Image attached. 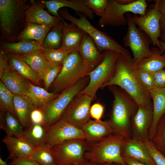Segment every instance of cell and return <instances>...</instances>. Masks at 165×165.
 I'll use <instances>...</instances> for the list:
<instances>
[{"label": "cell", "instance_id": "obj_20", "mask_svg": "<svg viewBox=\"0 0 165 165\" xmlns=\"http://www.w3.org/2000/svg\"><path fill=\"white\" fill-rule=\"evenodd\" d=\"M86 33L75 24H68L65 20L61 49L65 51L78 50Z\"/></svg>", "mask_w": 165, "mask_h": 165}, {"label": "cell", "instance_id": "obj_48", "mask_svg": "<svg viewBox=\"0 0 165 165\" xmlns=\"http://www.w3.org/2000/svg\"><path fill=\"white\" fill-rule=\"evenodd\" d=\"M123 158L127 165H151L125 157Z\"/></svg>", "mask_w": 165, "mask_h": 165}, {"label": "cell", "instance_id": "obj_23", "mask_svg": "<svg viewBox=\"0 0 165 165\" xmlns=\"http://www.w3.org/2000/svg\"><path fill=\"white\" fill-rule=\"evenodd\" d=\"M9 152L8 159L28 157L35 148L23 137L17 138L6 136L2 140Z\"/></svg>", "mask_w": 165, "mask_h": 165}, {"label": "cell", "instance_id": "obj_13", "mask_svg": "<svg viewBox=\"0 0 165 165\" xmlns=\"http://www.w3.org/2000/svg\"><path fill=\"white\" fill-rule=\"evenodd\" d=\"M154 1V7L145 16H134L132 19L136 25L149 37L153 46L157 47L163 52L159 39L162 34L160 21L163 15L159 9L158 0Z\"/></svg>", "mask_w": 165, "mask_h": 165}, {"label": "cell", "instance_id": "obj_28", "mask_svg": "<svg viewBox=\"0 0 165 165\" xmlns=\"http://www.w3.org/2000/svg\"><path fill=\"white\" fill-rule=\"evenodd\" d=\"M4 50L7 53L18 56H24L40 51L43 48L37 41L23 40L16 42L5 43Z\"/></svg>", "mask_w": 165, "mask_h": 165}, {"label": "cell", "instance_id": "obj_35", "mask_svg": "<svg viewBox=\"0 0 165 165\" xmlns=\"http://www.w3.org/2000/svg\"><path fill=\"white\" fill-rule=\"evenodd\" d=\"M40 165H54L56 164L52 146L47 144L46 145L35 148L29 157Z\"/></svg>", "mask_w": 165, "mask_h": 165}, {"label": "cell", "instance_id": "obj_24", "mask_svg": "<svg viewBox=\"0 0 165 165\" xmlns=\"http://www.w3.org/2000/svg\"><path fill=\"white\" fill-rule=\"evenodd\" d=\"M15 111L20 122L26 128L31 123V116L36 108L32 100L29 97L22 95L13 94Z\"/></svg>", "mask_w": 165, "mask_h": 165}, {"label": "cell", "instance_id": "obj_54", "mask_svg": "<svg viewBox=\"0 0 165 165\" xmlns=\"http://www.w3.org/2000/svg\"><path fill=\"white\" fill-rule=\"evenodd\" d=\"M7 160L4 161L3 160L2 157H0V165H10L7 163Z\"/></svg>", "mask_w": 165, "mask_h": 165}, {"label": "cell", "instance_id": "obj_17", "mask_svg": "<svg viewBox=\"0 0 165 165\" xmlns=\"http://www.w3.org/2000/svg\"><path fill=\"white\" fill-rule=\"evenodd\" d=\"M121 154L122 157L151 165H156L145 145L131 138L125 139L121 148Z\"/></svg>", "mask_w": 165, "mask_h": 165}, {"label": "cell", "instance_id": "obj_34", "mask_svg": "<svg viewBox=\"0 0 165 165\" xmlns=\"http://www.w3.org/2000/svg\"><path fill=\"white\" fill-rule=\"evenodd\" d=\"M64 21V19L61 20L58 24L51 28L43 43L42 46L43 48L58 49L61 48Z\"/></svg>", "mask_w": 165, "mask_h": 165}, {"label": "cell", "instance_id": "obj_45", "mask_svg": "<svg viewBox=\"0 0 165 165\" xmlns=\"http://www.w3.org/2000/svg\"><path fill=\"white\" fill-rule=\"evenodd\" d=\"M153 74L156 87L165 88V68Z\"/></svg>", "mask_w": 165, "mask_h": 165}, {"label": "cell", "instance_id": "obj_3", "mask_svg": "<svg viewBox=\"0 0 165 165\" xmlns=\"http://www.w3.org/2000/svg\"><path fill=\"white\" fill-rule=\"evenodd\" d=\"M101 62L85 61L78 50L71 52L64 60L60 72L51 86L52 92L60 94L88 76Z\"/></svg>", "mask_w": 165, "mask_h": 165}, {"label": "cell", "instance_id": "obj_38", "mask_svg": "<svg viewBox=\"0 0 165 165\" xmlns=\"http://www.w3.org/2000/svg\"><path fill=\"white\" fill-rule=\"evenodd\" d=\"M72 51H65L61 49L43 48L42 52L50 63L56 65H62L67 56Z\"/></svg>", "mask_w": 165, "mask_h": 165}, {"label": "cell", "instance_id": "obj_52", "mask_svg": "<svg viewBox=\"0 0 165 165\" xmlns=\"http://www.w3.org/2000/svg\"><path fill=\"white\" fill-rule=\"evenodd\" d=\"M118 3L123 5H127L130 4L135 0H115Z\"/></svg>", "mask_w": 165, "mask_h": 165}, {"label": "cell", "instance_id": "obj_41", "mask_svg": "<svg viewBox=\"0 0 165 165\" xmlns=\"http://www.w3.org/2000/svg\"><path fill=\"white\" fill-rule=\"evenodd\" d=\"M85 5L97 16H101L108 6V0H83Z\"/></svg>", "mask_w": 165, "mask_h": 165}, {"label": "cell", "instance_id": "obj_40", "mask_svg": "<svg viewBox=\"0 0 165 165\" xmlns=\"http://www.w3.org/2000/svg\"><path fill=\"white\" fill-rule=\"evenodd\" d=\"M143 143L156 165H165V156L156 148L150 140L147 139Z\"/></svg>", "mask_w": 165, "mask_h": 165}, {"label": "cell", "instance_id": "obj_4", "mask_svg": "<svg viewBox=\"0 0 165 165\" xmlns=\"http://www.w3.org/2000/svg\"><path fill=\"white\" fill-rule=\"evenodd\" d=\"M59 16L63 19L67 20L76 24L89 35L94 41L99 50H111L119 53L123 56L130 57V52L107 34L95 27L85 15L79 13V18L70 14L68 9H60L58 11Z\"/></svg>", "mask_w": 165, "mask_h": 165}, {"label": "cell", "instance_id": "obj_25", "mask_svg": "<svg viewBox=\"0 0 165 165\" xmlns=\"http://www.w3.org/2000/svg\"><path fill=\"white\" fill-rule=\"evenodd\" d=\"M152 53L136 66V68L154 74L165 68V53L157 47L151 48Z\"/></svg>", "mask_w": 165, "mask_h": 165}, {"label": "cell", "instance_id": "obj_16", "mask_svg": "<svg viewBox=\"0 0 165 165\" xmlns=\"http://www.w3.org/2000/svg\"><path fill=\"white\" fill-rule=\"evenodd\" d=\"M32 2L25 13L27 24H44L53 27L64 20L49 13L44 9L45 5L41 1L35 2L33 1Z\"/></svg>", "mask_w": 165, "mask_h": 165}, {"label": "cell", "instance_id": "obj_8", "mask_svg": "<svg viewBox=\"0 0 165 165\" xmlns=\"http://www.w3.org/2000/svg\"><path fill=\"white\" fill-rule=\"evenodd\" d=\"M103 53L101 62L88 74L89 81L88 84L79 94H86L94 99L99 89L114 75L120 54L111 50H105Z\"/></svg>", "mask_w": 165, "mask_h": 165}, {"label": "cell", "instance_id": "obj_53", "mask_svg": "<svg viewBox=\"0 0 165 165\" xmlns=\"http://www.w3.org/2000/svg\"><path fill=\"white\" fill-rule=\"evenodd\" d=\"M83 165H101V164L90 161H87Z\"/></svg>", "mask_w": 165, "mask_h": 165}, {"label": "cell", "instance_id": "obj_31", "mask_svg": "<svg viewBox=\"0 0 165 165\" xmlns=\"http://www.w3.org/2000/svg\"><path fill=\"white\" fill-rule=\"evenodd\" d=\"M78 51L83 59L90 62H100L103 57V52L98 49L91 37L86 34Z\"/></svg>", "mask_w": 165, "mask_h": 165}, {"label": "cell", "instance_id": "obj_39", "mask_svg": "<svg viewBox=\"0 0 165 165\" xmlns=\"http://www.w3.org/2000/svg\"><path fill=\"white\" fill-rule=\"evenodd\" d=\"M135 72L140 83L146 90L149 92L156 88L153 74L136 68Z\"/></svg>", "mask_w": 165, "mask_h": 165}, {"label": "cell", "instance_id": "obj_11", "mask_svg": "<svg viewBox=\"0 0 165 165\" xmlns=\"http://www.w3.org/2000/svg\"><path fill=\"white\" fill-rule=\"evenodd\" d=\"M93 98L85 94H78L69 104L61 119L82 129L90 119V109Z\"/></svg>", "mask_w": 165, "mask_h": 165}, {"label": "cell", "instance_id": "obj_7", "mask_svg": "<svg viewBox=\"0 0 165 165\" xmlns=\"http://www.w3.org/2000/svg\"><path fill=\"white\" fill-rule=\"evenodd\" d=\"M147 3L145 0H135L127 5L117 3L115 0H110L103 15L98 22L101 27L107 26L118 27L127 24V20L124 16L125 13L131 12L140 16L146 14Z\"/></svg>", "mask_w": 165, "mask_h": 165}, {"label": "cell", "instance_id": "obj_29", "mask_svg": "<svg viewBox=\"0 0 165 165\" xmlns=\"http://www.w3.org/2000/svg\"><path fill=\"white\" fill-rule=\"evenodd\" d=\"M53 27L44 24L28 23L19 34L18 39L19 41L23 40H36L42 46L47 34Z\"/></svg>", "mask_w": 165, "mask_h": 165}, {"label": "cell", "instance_id": "obj_36", "mask_svg": "<svg viewBox=\"0 0 165 165\" xmlns=\"http://www.w3.org/2000/svg\"><path fill=\"white\" fill-rule=\"evenodd\" d=\"M13 94L0 81V107L1 110L8 112L16 117L13 103Z\"/></svg>", "mask_w": 165, "mask_h": 165}, {"label": "cell", "instance_id": "obj_9", "mask_svg": "<svg viewBox=\"0 0 165 165\" xmlns=\"http://www.w3.org/2000/svg\"><path fill=\"white\" fill-rule=\"evenodd\" d=\"M128 30L122 40L124 46L129 47L133 55L134 66L152 53L150 45L152 44L149 37L136 26L129 13L126 14Z\"/></svg>", "mask_w": 165, "mask_h": 165}, {"label": "cell", "instance_id": "obj_49", "mask_svg": "<svg viewBox=\"0 0 165 165\" xmlns=\"http://www.w3.org/2000/svg\"><path fill=\"white\" fill-rule=\"evenodd\" d=\"M159 9L162 15L165 14V0H158Z\"/></svg>", "mask_w": 165, "mask_h": 165}, {"label": "cell", "instance_id": "obj_55", "mask_svg": "<svg viewBox=\"0 0 165 165\" xmlns=\"http://www.w3.org/2000/svg\"><path fill=\"white\" fill-rule=\"evenodd\" d=\"M101 165H122L120 164L115 163H105L101 164Z\"/></svg>", "mask_w": 165, "mask_h": 165}, {"label": "cell", "instance_id": "obj_47", "mask_svg": "<svg viewBox=\"0 0 165 165\" xmlns=\"http://www.w3.org/2000/svg\"><path fill=\"white\" fill-rule=\"evenodd\" d=\"M31 123H44V117L40 108H35L31 112Z\"/></svg>", "mask_w": 165, "mask_h": 165}, {"label": "cell", "instance_id": "obj_33", "mask_svg": "<svg viewBox=\"0 0 165 165\" xmlns=\"http://www.w3.org/2000/svg\"><path fill=\"white\" fill-rule=\"evenodd\" d=\"M2 111L4 118L2 130L5 131L7 136L17 138L22 137L24 130V127L17 118L8 112Z\"/></svg>", "mask_w": 165, "mask_h": 165}, {"label": "cell", "instance_id": "obj_46", "mask_svg": "<svg viewBox=\"0 0 165 165\" xmlns=\"http://www.w3.org/2000/svg\"><path fill=\"white\" fill-rule=\"evenodd\" d=\"M10 165H40L29 157L18 158L12 160Z\"/></svg>", "mask_w": 165, "mask_h": 165}, {"label": "cell", "instance_id": "obj_6", "mask_svg": "<svg viewBox=\"0 0 165 165\" xmlns=\"http://www.w3.org/2000/svg\"><path fill=\"white\" fill-rule=\"evenodd\" d=\"M89 81L88 76L83 78L60 93L57 97L39 108L44 115V125L49 127L59 120L71 102L87 85Z\"/></svg>", "mask_w": 165, "mask_h": 165}, {"label": "cell", "instance_id": "obj_30", "mask_svg": "<svg viewBox=\"0 0 165 165\" xmlns=\"http://www.w3.org/2000/svg\"><path fill=\"white\" fill-rule=\"evenodd\" d=\"M9 68L20 75L31 80L35 84L39 83V79L37 74L26 62L16 55L9 53Z\"/></svg>", "mask_w": 165, "mask_h": 165}, {"label": "cell", "instance_id": "obj_15", "mask_svg": "<svg viewBox=\"0 0 165 165\" xmlns=\"http://www.w3.org/2000/svg\"><path fill=\"white\" fill-rule=\"evenodd\" d=\"M153 118L152 107H138L131 121V138L143 143L148 139V135Z\"/></svg>", "mask_w": 165, "mask_h": 165}, {"label": "cell", "instance_id": "obj_2", "mask_svg": "<svg viewBox=\"0 0 165 165\" xmlns=\"http://www.w3.org/2000/svg\"><path fill=\"white\" fill-rule=\"evenodd\" d=\"M114 97L110 119L108 121L113 133L126 138H130L131 121L138 106L124 90L116 86H108Z\"/></svg>", "mask_w": 165, "mask_h": 165}, {"label": "cell", "instance_id": "obj_51", "mask_svg": "<svg viewBox=\"0 0 165 165\" xmlns=\"http://www.w3.org/2000/svg\"><path fill=\"white\" fill-rule=\"evenodd\" d=\"M160 38L162 41L160 40V43L163 50L165 53V35L162 33Z\"/></svg>", "mask_w": 165, "mask_h": 165}, {"label": "cell", "instance_id": "obj_26", "mask_svg": "<svg viewBox=\"0 0 165 165\" xmlns=\"http://www.w3.org/2000/svg\"><path fill=\"white\" fill-rule=\"evenodd\" d=\"M48 127L44 123H31L24 130L22 137L35 148L44 146L47 144Z\"/></svg>", "mask_w": 165, "mask_h": 165}, {"label": "cell", "instance_id": "obj_42", "mask_svg": "<svg viewBox=\"0 0 165 165\" xmlns=\"http://www.w3.org/2000/svg\"><path fill=\"white\" fill-rule=\"evenodd\" d=\"M62 65H54L45 75L43 80L44 89L48 90L60 72Z\"/></svg>", "mask_w": 165, "mask_h": 165}, {"label": "cell", "instance_id": "obj_44", "mask_svg": "<svg viewBox=\"0 0 165 165\" xmlns=\"http://www.w3.org/2000/svg\"><path fill=\"white\" fill-rule=\"evenodd\" d=\"M9 54L4 50H1L0 52V78L4 72L9 68Z\"/></svg>", "mask_w": 165, "mask_h": 165}, {"label": "cell", "instance_id": "obj_32", "mask_svg": "<svg viewBox=\"0 0 165 165\" xmlns=\"http://www.w3.org/2000/svg\"><path fill=\"white\" fill-rule=\"evenodd\" d=\"M29 97L37 108H41L48 102L55 99L60 94L49 92L45 89L29 84Z\"/></svg>", "mask_w": 165, "mask_h": 165}, {"label": "cell", "instance_id": "obj_10", "mask_svg": "<svg viewBox=\"0 0 165 165\" xmlns=\"http://www.w3.org/2000/svg\"><path fill=\"white\" fill-rule=\"evenodd\" d=\"M89 142L85 139H75L52 146L57 165H83L88 161L85 158Z\"/></svg>", "mask_w": 165, "mask_h": 165}, {"label": "cell", "instance_id": "obj_43", "mask_svg": "<svg viewBox=\"0 0 165 165\" xmlns=\"http://www.w3.org/2000/svg\"><path fill=\"white\" fill-rule=\"evenodd\" d=\"M104 111V107L101 104L96 103L90 107V117L96 120H100L102 117Z\"/></svg>", "mask_w": 165, "mask_h": 165}, {"label": "cell", "instance_id": "obj_27", "mask_svg": "<svg viewBox=\"0 0 165 165\" xmlns=\"http://www.w3.org/2000/svg\"><path fill=\"white\" fill-rule=\"evenodd\" d=\"M16 56L30 66L40 80H43L46 73L55 65L47 61L42 50L26 55Z\"/></svg>", "mask_w": 165, "mask_h": 165}, {"label": "cell", "instance_id": "obj_21", "mask_svg": "<svg viewBox=\"0 0 165 165\" xmlns=\"http://www.w3.org/2000/svg\"><path fill=\"white\" fill-rule=\"evenodd\" d=\"M0 79L2 83L13 94L29 97V82L9 68L5 70Z\"/></svg>", "mask_w": 165, "mask_h": 165}, {"label": "cell", "instance_id": "obj_18", "mask_svg": "<svg viewBox=\"0 0 165 165\" xmlns=\"http://www.w3.org/2000/svg\"><path fill=\"white\" fill-rule=\"evenodd\" d=\"M82 130L86 140L89 143L101 141L114 133L113 130L108 121L95 120H89Z\"/></svg>", "mask_w": 165, "mask_h": 165}, {"label": "cell", "instance_id": "obj_14", "mask_svg": "<svg viewBox=\"0 0 165 165\" xmlns=\"http://www.w3.org/2000/svg\"><path fill=\"white\" fill-rule=\"evenodd\" d=\"M79 138H85L82 130L62 119L48 127L47 144L52 146Z\"/></svg>", "mask_w": 165, "mask_h": 165}, {"label": "cell", "instance_id": "obj_19", "mask_svg": "<svg viewBox=\"0 0 165 165\" xmlns=\"http://www.w3.org/2000/svg\"><path fill=\"white\" fill-rule=\"evenodd\" d=\"M53 16L62 18L58 13L61 8L68 7L75 10L77 13H81L91 20L94 17L93 12L84 4L83 0H50L40 1Z\"/></svg>", "mask_w": 165, "mask_h": 165}, {"label": "cell", "instance_id": "obj_37", "mask_svg": "<svg viewBox=\"0 0 165 165\" xmlns=\"http://www.w3.org/2000/svg\"><path fill=\"white\" fill-rule=\"evenodd\" d=\"M150 140L159 151L165 155V114L159 121L154 135Z\"/></svg>", "mask_w": 165, "mask_h": 165}, {"label": "cell", "instance_id": "obj_50", "mask_svg": "<svg viewBox=\"0 0 165 165\" xmlns=\"http://www.w3.org/2000/svg\"><path fill=\"white\" fill-rule=\"evenodd\" d=\"M160 27L161 33L165 35V14L162 16L160 21Z\"/></svg>", "mask_w": 165, "mask_h": 165}, {"label": "cell", "instance_id": "obj_12", "mask_svg": "<svg viewBox=\"0 0 165 165\" xmlns=\"http://www.w3.org/2000/svg\"><path fill=\"white\" fill-rule=\"evenodd\" d=\"M25 1L22 0H0V22L4 32L9 34L18 22L25 16L27 6Z\"/></svg>", "mask_w": 165, "mask_h": 165}, {"label": "cell", "instance_id": "obj_22", "mask_svg": "<svg viewBox=\"0 0 165 165\" xmlns=\"http://www.w3.org/2000/svg\"><path fill=\"white\" fill-rule=\"evenodd\" d=\"M152 103L153 118L149 130L148 138H153L160 119L165 114V88L156 87L149 91Z\"/></svg>", "mask_w": 165, "mask_h": 165}, {"label": "cell", "instance_id": "obj_5", "mask_svg": "<svg viewBox=\"0 0 165 165\" xmlns=\"http://www.w3.org/2000/svg\"><path fill=\"white\" fill-rule=\"evenodd\" d=\"M126 138L123 136L113 133L99 142L90 143L85 153L86 160L101 164L115 163L127 165L121 154V149Z\"/></svg>", "mask_w": 165, "mask_h": 165}, {"label": "cell", "instance_id": "obj_1", "mask_svg": "<svg viewBox=\"0 0 165 165\" xmlns=\"http://www.w3.org/2000/svg\"><path fill=\"white\" fill-rule=\"evenodd\" d=\"M114 85L119 87L128 94L138 107L144 108L152 107L149 92L140 83L136 74L135 68L132 57H127L120 54L114 75L101 88Z\"/></svg>", "mask_w": 165, "mask_h": 165}, {"label": "cell", "instance_id": "obj_56", "mask_svg": "<svg viewBox=\"0 0 165 165\" xmlns=\"http://www.w3.org/2000/svg\"><path fill=\"white\" fill-rule=\"evenodd\" d=\"M54 165H57V164H54Z\"/></svg>", "mask_w": 165, "mask_h": 165}]
</instances>
